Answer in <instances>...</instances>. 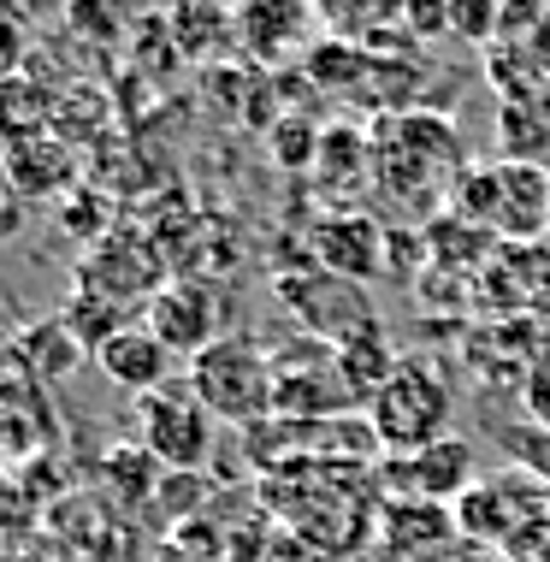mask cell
I'll return each instance as SVG.
<instances>
[{"label":"cell","mask_w":550,"mask_h":562,"mask_svg":"<svg viewBox=\"0 0 550 562\" xmlns=\"http://www.w3.org/2000/svg\"><path fill=\"white\" fill-rule=\"evenodd\" d=\"M190 391L225 427H267L279 415V368H272V344L255 331H225L190 361Z\"/></svg>","instance_id":"obj_1"},{"label":"cell","mask_w":550,"mask_h":562,"mask_svg":"<svg viewBox=\"0 0 550 562\" xmlns=\"http://www.w3.org/2000/svg\"><path fill=\"white\" fill-rule=\"evenodd\" d=\"M319 267L338 272V279H349V284L373 279V272L385 267V237H379V225L361 220V214H344V220L319 225Z\"/></svg>","instance_id":"obj_14"},{"label":"cell","mask_w":550,"mask_h":562,"mask_svg":"<svg viewBox=\"0 0 550 562\" xmlns=\"http://www.w3.org/2000/svg\"><path fill=\"white\" fill-rule=\"evenodd\" d=\"M0 172H7V184L24 207L48 202V195L71 190V178H78V148H71L59 131H42V136H24V143L0 148Z\"/></svg>","instance_id":"obj_11"},{"label":"cell","mask_w":550,"mask_h":562,"mask_svg":"<svg viewBox=\"0 0 550 562\" xmlns=\"http://www.w3.org/2000/svg\"><path fill=\"white\" fill-rule=\"evenodd\" d=\"M391 368H396V349H391V338H385V321L361 326L356 338L338 344V373H344L349 397H356L361 408H367V397H373V391L391 379Z\"/></svg>","instance_id":"obj_15"},{"label":"cell","mask_w":550,"mask_h":562,"mask_svg":"<svg viewBox=\"0 0 550 562\" xmlns=\"http://www.w3.org/2000/svg\"><path fill=\"white\" fill-rule=\"evenodd\" d=\"M78 284H89L96 296L106 302H119V308H143V296L155 302L160 296V284H166V261H160V249L148 237H136V232H106L96 237V249L83 255V272H78Z\"/></svg>","instance_id":"obj_9"},{"label":"cell","mask_w":550,"mask_h":562,"mask_svg":"<svg viewBox=\"0 0 550 562\" xmlns=\"http://www.w3.org/2000/svg\"><path fill=\"white\" fill-rule=\"evenodd\" d=\"M456 533L480 539V544H521V533H545L550 527V485L532 468H503V474H485L468 485V497L450 509Z\"/></svg>","instance_id":"obj_4"},{"label":"cell","mask_w":550,"mask_h":562,"mask_svg":"<svg viewBox=\"0 0 550 562\" xmlns=\"http://www.w3.org/2000/svg\"><path fill=\"white\" fill-rule=\"evenodd\" d=\"M279 302L296 314L302 338H319L332 349H338L344 338H356L361 326H373V302H367V291L338 279V272H326V267L302 272V279H279Z\"/></svg>","instance_id":"obj_8"},{"label":"cell","mask_w":550,"mask_h":562,"mask_svg":"<svg viewBox=\"0 0 550 562\" xmlns=\"http://www.w3.org/2000/svg\"><path fill=\"white\" fill-rule=\"evenodd\" d=\"M379 551L391 562H420L426 557H445L456 544V515L438 509V504H408V497H391L385 504V521L373 527Z\"/></svg>","instance_id":"obj_12"},{"label":"cell","mask_w":550,"mask_h":562,"mask_svg":"<svg viewBox=\"0 0 550 562\" xmlns=\"http://www.w3.org/2000/svg\"><path fill=\"white\" fill-rule=\"evenodd\" d=\"M172 361H178V356H172V349H166L143 321L125 326L119 338H106V344L96 349V368L113 379V385L136 391V397H148V391L172 385Z\"/></svg>","instance_id":"obj_13"},{"label":"cell","mask_w":550,"mask_h":562,"mask_svg":"<svg viewBox=\"0 0 550 562\" xmlns=\"http://www.w3.org/2000/svg\"><path fill=\"white\" fill-rule=\"evenodd\" d=\"M521 408H527L532 427L550 432V349H539V356L527 361V373H521Z\"/></svg>","instance_id":"obj_18"},{"label":"cell","mask_w":550,"mask_h":562,"mask_svg":"<svg viewBox=\"0 0 550 562\" xmlns=\"http://www.w3.org/2000/svg\"><path fill=\"white\" fill-rule=\"evenodd\" d=\"M213 427H220V420L195 403L190 379L136 397V445L155 456L160 468H172V474H195V468L207 462L213 456Z\"/></svg>","instance_id":"obj_5"},{"label":"cell","mask_w":550,"mask_h":562,"mask_svg":"<svg viewBox=\"0 0 550 562\" xmlns=\"http://www.w3.org/2000/svg\"><path fill=\"white\" fill-rule=\"evenodd\" d=\"M272 368H279V415L296 420V427H326L338 415H356V397H349L344 373H338V349L319 338H296L272 349Z\"/></svg>","instance_id":"obj_6"},{"label":"cell","mask_w":550,"mask_h":562,"mask_svg":"<svg viewBox=\"0 0 550 562\" xmlns=\"http://www.w3.org/2000/svg\"><path fill=\"white\" fill-rule=\"evenodd\" d=\"M379 474V492L385 497H408V504H438V509H456L468 497V485L480 480L473 474V445L468 438H438L415 456H385Z\"/></svg>","instance_id":"obj_7"},{"label":"cell","mask_w":550,"mask_h":562,"mask_svg":"<svg viewBox=\"0 0 550 562\" xmlns=\"http://www.w3.org/2000/svg\"><path fill=\"white\" fill-rule=\"evenodd\" d=\"M456 220H468L473 232L492 243H532L550 232V178L545 166L527 160H492L468 166L456 184Z\"/></svg>","instance_id":"obj_3"},{"label":"cell","mask_w":550,"mask_h":562,"mask_svg":"<svg viewBox=\"0 0 550 562\" xmlns=\"http://www.w3.org/2000/svg\"><path fill=\"white\" fill-rule=\"evenodd\" d=\"M24 214H30V207L19 202V195H12V184H7V172H0V243H7L12 232H19V225H24Z\"/></svg>","instance_id":"obj_19"},{"label":"cell","mask_w":550,"mask_h":562,"mask_svg":"<svg viewBox=\"0 0 550 562\" xmlns=\"http://www.w3.org/2000/svg\"><path fill=\"white\" fill-rule=\"evenodd\" d=\"M143 326L155 331L172 356H183V361H195L207 344H220L225 331H232V326H225L220 291L202 284V279H166L160 296L143 308Z\"/></svg>","instance_id":"obj_10"},{"label":"cell","mask_w":550,"mask_h":562,"mask_svg":"<svg viewBox=\"0 0 550 562\" xmlns=\"http://www.w3.org/2000/svg\"><path fill=\"white\" fill-rule=\"evenodd\" d=\"M367 427H373L379 450L385 456H415L426 445H438V438H450V420H456V391L438 361L426 356H396L391 379L367 397Z\"/></svg>","instance_id":"obj_2"},{"label":"cell","mask_w":550,"mask_h":562,"mask_svg":"<svg viewBox=\"0 0 550 562\" xmlns=\"http://www.w3.org/2000/svg\"><path fill=\"white\" fill-rule=\"evenodd\" d=\"M54 113H59V95L42 89L30 71L0 83V148L7 143H24V136H42L54 131Z\"/></svg>","instance_id":"obj_17"},{"label":"cell","mask_w":550,"mask_h":562,"mask_svg":"<svg viewBox=\"0 0 550 562\" xmlns=\"http://www.w3.org/2000/svg\"><path fill=\"white\" fill-rule=\"evenodd\" d=\"M83 356L89 349L78 344V331H71L66 321H42L19 338V361H24V373L36 379V385H59L66 373L83 368Z\"/></svg>","instance_id":"obj_16"}]
</instances>
